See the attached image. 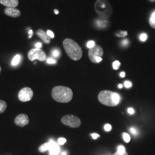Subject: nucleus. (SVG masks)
<instances>
[{
    "instance_id": "f257e3e1",
    "label": "nucleus",
    "mask_w": 155,
    "mask_h": 155,
    "mask_svg": "<svg viewBox=\"0 0 155 155\" xmlns=\"http://www.w3.org/2000/svg\"><path fill=\"white\" fill-rule=\"evenodd\" d=\"M52 96L54 100L60 103H68L73 97L72 90L67 87L59 86L53 88L52 90Z\"/></svg>"
},
{
    "instance_id": "f03ea898",
    "label": "nucleus",
    "mask_w": 155,
    "mask_h": 155,
    "mask_svg": "<svg viewBox=\"0 0 155 155\" xmlns=\"http://www.w3.org/2000/svg\"><path fill=\"white\" fill-rule=\"evenodd\" d=\"M63 45L67 55L74 61L81 59L83 55L81 47L76 42L71 39H66Z\"/></svg>"
},
{
    "instance_id": "7ed1b4c3",
    "label": "nucleus",
    "mask_w": 155,
    "mask_h": 155,
    "mask_svg": "<svg viewBox=\"0 0 155 155\" xmlns=\"http://www.w3.org/2000/svg\"><path fill=\"white\" fill-rule=\"evenodd\" d=\"M99 101L104 105L114 107L118 105L120 101L119 95L109 90L101 91L98 96Z\"/></svg>"
},
{
    "instance_id": "20e7f679",
    "label": "nucleus",
    "mask_w": 155,
    "mask_h": 155,
    "mask_svg": "<svg viewBox=\"0 0 155 155\" xmlns=\"http://www.w3.org/2000/svg\"><path fill=\"white\" fill-rule=\"evenodd\" d=\"M94 9L96 14L105 20L110 18L113 14V8L108 0H96Z\"/></svg>"
},
{
    "instance_id": "39448f33",
    "label": "nucleus",
    "mask_w": 155,
    "mask_h": 155,
    "mask_svg": "<svg viewBox=\"0 0 155 155\" xmlns=\"http://www.w3.org/2000/svg\"><path fill=\"white\" fill-rule=\"evenodd\" d=\"M61 121L64 125L73 128H78L81 125V119L74 115L65 116L61 119Z\"/></svg>"
},
{
    "instance_id": "423d86ee",
    "label": "nucleus",
    "mask_w": 155,
    "mask_h": 155,
    "mask_svg": "<svg viewBox=\"0 0 155 155\" xmlns=\"http://www.w3.org/2000/svg\"><path fill=\"white\" fill-rule=\"evenodd\" d=\"M28 59L30 61L38 59L40 62L44 61L46 59V54L45 52L40 48H33L30 50L28 53Z\"/></svg>"
},
{
    "instance_id": "0eeeda50",
    "label": "nucleus",
    "mask_w": 155,
    "mask_h": 155,
    "mask_svg": "<svg viewBox=\"0 0 155 155\" xmlns=\"http://www.w3.org/2000/svg\"><path fill=\"white\" fill-rule=\"evenodd\" d=\"M103 50L101 45L96 44L93 48L89 49L88 55L90 60L93 63H96V57H101L103 56Z\"/></svg>"
},
{
    "instance_id": "6e6552de",
    "label": "nucleus",
    "mask_w": 155,
    "mask_h": 155,
    "mask_svg": "<svg viewBox=\"0 0 155 155\" xmlns=\"http://www.w3.org/2000/svg\"><path fill=\"white\" fill-rule=\"evenodd\" d=\"M33 96V90L30 88H24L19 93L18 97L22 102H28L30 101Z\"/></svg>"
},
{
    "instance_id": "1a4fd4ad",
    "label": "nucleus",
    "mask_w": 155,
    "mask_h": 155,
    "mask_svg": "<svg viewBox=\"0 0 155 155\" xmlns=\"http://www.w3.org/2000/svg\"><path fill=\"white\" fill-rule=\"evenodd\" d=\"M30 119L27 115L20 114L18 115L15 119V123L16 125L20 127H24L29 124Z\"/></svg>"
},
{
    "instance_id": "9d476101",
    "label": "nucleus",
    "mask_w": 155,
    "mask_h": 155,
    "mask_svg": "<svg viewBox=\"0 0 155 155\" xmlns=\"http://www.w3.org/2000/svg\"><path fill=\"white\" fill-rule=\"evenodd\" d=\"M48 151H50V155H58L60 152L59 145L53 140L48 142Z\"/></svg>"
},
{
    "instance_id": "9b49d317",
    "label": "nucleus",
    "mask_w": 155,
    "mask_h": 155,
    "mask_svg": "<svg viewBox=\"0 0 155 155\" xmlns=\"http://www.w3.org/2000/svg\"><path fill=\"white\" fill-rule=\"evenodd\" d=\"M4 13L8 16L16 18L21 15V12L16 7H6L4 9Z\"/></svg>"
},
{
    "instance_id": "f8f14e48",
    "label": "nucleus",
    "mask_w": 155,
    "mask_h": 155,
    "mask_svg": "<svg viewBox=\"0 0 155 155\" xmlns=\"http://www.w3.org/2000/svg\"><path fill=\"white\" fill-rule=\"evenodd\" d=\"M36 35L37 36L40 38L42 41L46 44H48L51 43V38L50 37L46 32H45L44 30L42 29H39L36 31Z\"/></svg>"
},
{
    "instance_id": "ddd939ff",
    "label": "nucleus",
    "mask_w": 155,
    "mask_h": 155,
    "mask_svg": "<svg viewBox=\"0 0 155 155\" xmlns=\"http://www.w3.org/2000/svg\"><path fill=\"white\" fill-rule=\"evenodd\" d=\"M0 3L7 7H16L19 5L18 0H0Z\"/></svg>"
},
{
    "instance_id": "4468645a",
    "label": "nucleus",
    "mask_w": 155,
    "mask_h": 155,
    "mask_svg": "<svg viewBox=\"0 0 155 155\" xmlns=\"http://www.w3.org/2000/svg\"><path fill=\"white\" fill-rule=\"evenodd\" d=\"M149 22L151 27L155 29V11L154 12L149 18Z\"/></svg>"
},
{
    "instance_id": "2eb2a0df",
    "label": "nucleus",
    "mask_w": 155,
    "mask_h": 155,
    "mask_svg": "<svg viewBox=\"0 0 155 155\" xmlns=\"http://www.w3.org/2000/svg\"><path fill=\"white\" fill-rule=\"evenodd\" d=\"M20 60H21L20 55H16L12 61V65L14 66H17L19 63Z\"/></svg>"
},
{
    "instance_id": "dca6fc26",
    "label": "nucleus",
    "mask_w": 155,
    "mask_h": 155,
    "mask_svg": "<svg viewBox=\"0 0 155 155\" xmlns=\"http://www.w3.org/2000/svg\"><path fill=\"white\" fill-rule=\"evenodd\" d=\"M7 108V104L2 100H0V113H3Z\"/></svg>"
},
{
    "instance_id": "f3484780",
    "label": "nucleus",
    "mask_w": 155,
    "mask_h": 155,
    "mask_svg": "<svg viewBox=\"0 0 155 155\" xmlns=\"http://www.w3.org/2000/svg\"><path fill=\"white\" fill-rule=\"evenodd\" d=\"M127 35H128L127 31H122V30H120L116 33V35L117 37H125Z\"/></svg>"
},
{
    "instance_id": "a211bd4d",
    "label": "nucleus",
    "mask_w": 155,
    "mask_h": 155,
    "mask_svg": "<svg viewBox=\"0 0 155 155\" xmlns=\"http://www.w3.org/2000/svg\"><path fill=\"white\" fill-rule=\"evenodd\" d=\"M120 66H121V63L118 60H116L113 63V67L114 70H118Z\"/></svg>"
},
{
    "instance_id": "6ab92c4d",
    "label": "nucleus",
    "mask_w": 155,
    "mask_h": 155,
    "mask_svg": "<svg viewBox=\"0 0 155 155\" xmlns=\"http://www.w3.org/2000/svg\"><path fill=\"white\" fill-rule=\"evenodd\" d=\"M123 138H124V140L127 143L131 141V136L128 133H124L123 134Z\"/></svg>"
},
{
    "instance_id": "aec40b11",
    "label": "nucleus",
    "mask_w": 155,
    "mask_h": 155,
    "mask_svg": "<svg viewBox=\"0 0 155 155\" xmlns=\"http://www.w3.org/2000/svg\"><path fill=\"white\" fill-rule=\"evenodd\" d=\"M60 51H59L58 50H57V49H55V50H53L52 51V56H54V57H56V58L59 57V56H60Z\"/></svg>"
},
{
    "instance_id": "412c9836",
    "label": "nucleus",
    "mask_w": 155,
    "mask_h": 155,
    "mask_svg": "<svg viewBox=\"0 0 155 155\" xmlns=\"http://www.w3.org/2000/svg\"><path fill=\"white\" fill-rule=\"evenodd\" d=\"M117 152L120 154H123L125 152V148H124V147L121 145L119 146L117 149Z\"/></svg>"
},
{
    "instance_id": "4be33fe9",
    "label": "nucleus",
    "mask_w": 155,
    "mask_h": 155,
    "mask_svg": "<svg viewBox=\"0 0 155 155\" xmlns=\"http://www.w3.org/2000/svg\"><path fill=\"white\" fill-rule=\"evenodd\" d=\"M148 38V36L146 33H141L140 35V39L141 42H145Z\"/></svg>"
},
{
    "instance_id": "5701e85b",
    "label": "nucleus",
    "mask_w": 155,
    "mask_h": 155,
    "mask_svg": "<svg viewBox=\"0 0 155 155\" xmlns=\"http://www.w3.org/2000/svg\"><path fill=\"white\" fill-rule=\"evenodd\" d=\"M95 45H96V44H95V42H94V41L91 40V41H89V42L88 43V44H87V47H88V48H89V49H90V48H93Z\"/></svg>"
},
{
    "instance_id": "b1692460",
    "label": "nucleus",
    "mask_w": 155,
    "mask_h": 155,
    "mask_svg": "<svg viewBox=\"0 0 155 155\" xmlns=\"http://www.w3.org/2000/svg\"><path fill=\"white\" fill-rule=\"evenodd\" d=\"M66 139L65 138H59L58 139V144L59 145H63L66 143Z\"/></svg>"
},
{
    "instance_id": "393cba45",
    "label": "nucleus",
    "mask_w": 155,
    "mask_h": 155,
    "mask_svg": "<svg viewBox=\"0 0 155 155\" xmlns=\"http://www.w3.org/2000/svg\"><path fill=\"white\" fill-rule=\"evenodd\" d=\"M98 27H106V22H104V21H102V20H101V21H99V20H98Z\"/></svg>"
},
{
    "instance_id": "a878e982",
    "label": "nucleus",
    "mask_w": 155,
    "mask_h": 155,
    "mask_svg": "<svg viewBox=\"0 0 155 155\" xmlns=\"http://www.w3.org/2000/svg\"><path fill=\"white\" fill-rule=\"evenodd\" d=\"M47 62L48 64H55L56 63V61L52 58H48L47 59Z\"/></svg>"
},
{
    "instance_id": "bb28decb",
    "label": "nucleus",
    "mask_w": 155,
    "mask_h": 155,
    "mask_svg": "<svg viewBox=\"0 0 155 155\" xmlns=\"http://www.w3.org/2000/svg\"><path fill=\"white\" fill-rule=\"evenodd\" d=\"M104 129L106 131L109 132L111 130V126L110 124H106L104 126Z\"/></svg>"
},
{
    "instance_id": "cd10ccee",
    "label": "nucleus",
    "mask_w": 155,
    "mask_h": 155,
    "mask_svg": "<svg viewBox=\"0 0 155 155\" xmlns=\"http://www.w3.org/2000/svg\"><path fill=\"white\" fill-rule=\"evenodd\" d=\"M47 35H48L50 37H51V39L54 38V37H55L54 33H53V32H52L51 30H48L47 31Z\"/></svg>"
},
{
    "instance_id": "c85d7f7f",
    "label": "nucleus",
    "mask_w": 155,
    "mask_h": 155,
    "mask_svg": "<svg viewBox=\"0 0 155 155\" xmlns=\"http://www.w3.org/2000/svg\"><path fill=\"white\" fill-rule=\"evenodd\" d=\"M124 85L126 88H130L132 86V84L131 82L125 81L124 82Z\"/></svg>"
},
{
    "instance_id": "c756f323",
    "label": "nucleus",
    "mask_w": 155,
    "mask_h": 155,
    "mask_svg": "<svg viewBox=\"0 0 155 155\" xmlns=\"http://www.w3.org/2000/svg\"><path fill=\"white\" fill-rule=\"evenodd\" d=\"M130 131H131V132L133 134H134V135H136V134H137V133H138V131L136 129H134V128H131V129H130Z\"/></svg>"
},
{
    "instance_id": "7c9ffc66",
    "label": "nucleus",
    "mask_w": 155,
    "mask_h": 155,
    "mask_svg": "<svg viewBox=\"0 0 155 155\" xmlns=\"http://www.w3.org/2000/svg\"><path fill=\"white\" fill-rule=\"evenodd\" d=\"M128 113H129L130 114H134V109H133V108H129V109H128Z\"/></svg>"
},
{
    "instance_id": "2f4dec72",
    "label": "nucleus",
    "mask_w": 155,
    "mask_h": 155,
    "mask_svg": "<svg viewBox=\"0 0 155 155\" xmlns=\"http://www.w3.org/2000/svg\"><path fill=\"white\" fill-rule=\"evenodd\" d=\"M91 136L93 137V138L94 139H96L98 137H99V135L98 134H96V133H93V134H91Z\"/></svg>"
},
{
    "instance_id": "473e14b6",
    "label": "nucleus",
    "mask_w": 155,
    "mask_h": 155,
    "mask_svg": "<svg viewBox=\"0 0 155 155\" xmlns=\"http://www.w3.org/2000/svg\"><path fill=\"white\" fill-rule=\"evenodd\" d=\"M35 47L36 48H40L42 47V43H37L35 44Z\"/></svg>"
},
{
    "instance_id": "72a5a7b5",
    "label": "nucleus",
    "mask_w": 155,
    "mask_h": 155,
    "mask_svg": "<svg viewBox=\"0 0 155 155\" xmlns=\"http://www.w3.org/2000/svg\"><path fill=\"white\" fill-rule=\"evenodd\" d=\"M102 60V59L101 57H96V63H99L100 62H101Z\"/></svg>"
},
{
    "instance_id": "f704fd0d",
    "label": "nucleus",
    "mask_w": 155,
    "mask_h": 155,
    "mask_svg": "<svg viewBox=\"0 0 155 155\" xmlns=\"http://www.w3.org/2000/svg\"><path fill=\"white\" fill-rule=\"evenodd\" d=\"M28 33H29V38H31L32 37V35H33V30H30V31L28 32Z\"/></svg>"
},
{
    "instance_id": "c9c22d12",
    "label": "nucleus",
    "mask_w": 155,
    "mask_h": 155,
    "mask_svg": "<svg viewBox=\"0 0 155 155\" xmlns=\"http://www.w3.org/2000/svg\"><path fill=\"white\" fill-rule=\"evenodd\" d=\"M128 43H129V42H128V40H123V42H122V44L125 45H126L128 44Z\"/></svg>"
},
{
    "instance_id": "e433bc0d",
    "label": "nucleus",
    "mask_w": 155,
    "mask_h": 155,
    "mask_svg": "<svg viewBox=\"0 0 155 155\" xmlns=\"http://www.w3.org/2000/svg\"><path fill=\"white\" fill-rule=\"evenodd\" d=\"M128 155V154H127V153H126V152H125V153H124V154H119V153H118V152H116V153H115V154H114V155Z\"/></svg>"
},
{
    "instance_id": "4c0bfd02",
    "label": "nucleus",
    "mask_w": 155,
    "mask_h": 155,
    "mask_svg": "<svg viewBox=\"0 0 155 155\" xmlns=\"http://www.w3.org/2000/svg\"><path fill=\"white\" fill-rule=\"evenodd\" d=\"M120 76H121V78H124V77H125V73L124 72H122V73H120Z\"/></svg>"
},
{
    "instance_id": "58836bf2",
    "label": "nucleus",
    "mask_w": 155,
    "mask_h": 155,
    "mask_svg": "<svg viewBox=\"0 0 155 155\" xmlns=\"http://www.w3.org/2000/svg\"><path fill=\"white\" fill-rule=\"evenodd\" d=\"M54 12H55V13L56 15H58V14H59V11H58L57 9H55V10H54Z\"/></svg>"
},
{
    "instance_id": "ea45409f",
    "label": "nucleus",
    "mask_w": 155,
    "mask_h": 155,
    "mask_svg": "<svg viewBox=\"0 0 155 155\" xmlns=\"http://www.w3.org/2000/svg\"><path fill=\"white\" fill-rule=\"evenodd\" d=\"M118 88H119V89H122V85H121V84H119V85H118Z\"/></svg>"
},
{
    "instance_id": "a19ab883",
    "label": "nucleus",
    "mask_w": 155,
    "mask_h": 155,
    "mask_svg": "<svg viewBox=\"0 0 155 155\" xmlns=\"http://www.w3.org/2000/svg\"><path fill=\"white\" fill-rule=\"evenodd\" d=\"M66 152H63L62 154V155H66Z\"/></svg>"
},
{
    "instance_id": "79ce46f5",
    "label": "nucleus",
    "mask_w": 155,
    "mask_h": 155,
    "mask_svg": "<svg viewBox=\"0 0 155 155\" xmlns=\"http://www.w3.org/2000/svg\"><path fill=\"white\" fill-rule=\"evenodd\" d=\"M151 1H155V0H151Z\"/></svg>"
}]
</instances>
